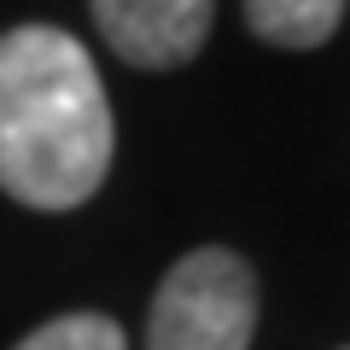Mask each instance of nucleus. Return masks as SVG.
I'll list each match as a JSON object with an SVG mask.
<instances>
[{
	"instance_id": "1",
	"label": "nucleus",
	"mask_w": 350,
	"mask_h": 350,
	"mask_svg": "<svg viewBox=\"0 0 350 350\" xmlns=\"http://www.w3.org/2000/svg\"><path fill=\"white\" fill-rule=\"evenodd\" d=\"M105 82L76 36L18 24L0 36V187L29 211H76L111 170Z\"/></svg>"
},
{
	"instance_id": "2",
	"label": "nucleus",
	"mask_w": 350,
	"mask_h": 350,
	"mask_svg": "<svg viewBox=\"0 0 350 350\" xmlns=\"http://www.w3.org/2000/svg\"><path fill=\"white\" fill-rule=\"evenodd\" d=\"M257 275L222 245H199L163 275L146 315V350H251Z\"/></svg>"
},
{
	"instance_id": "3",
	"label": "nucleus",
	"mask_w": 350,
	"mask_h": 350,
	"mask_svg": "<svg viewBox=\"0 0 350 350\" xmlns=\"http://www.w3.org/2000/svg\"><path fill=\"white\" fill-rule=\"evenodd\" d=\"M105 47L135 70H175L199 59L216 0H88Z\"/></svg>"
},
{
	"instance_id": "4",
	"label": "nucleus",
	"mask_w": 350,
	"mask_h": 350,
	"mask_svg": "<svg viewBox=\"0 0 350 350\" xmlns=\"http://www.w3.org/2000/svg\"><path fill=\"white\" fill-rule=\"evenodd\" d=\"M345 18V0H245V24L269 47H321Z\"/></svg>"
},
{
	"instance_id": "5",
	"label": "nucleus",
	"mask_w": 350,
	"mask_h": 350,
	"mask_svg": "<svg viewBox=\"0 0 350 350\" xmlns=\"http://www.w3.org/2000/svg\"><path fill=\"white\" fill-rule=\"evenodd\" d=\"M12 350H129V333L111 321V315L76 310V315H59V321L36 327V333L18 338Z\"/></svg>"
}]
</instances>
